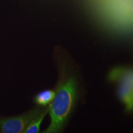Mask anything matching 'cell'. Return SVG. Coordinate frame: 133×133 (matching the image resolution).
<instances>
[{"instance_id": "1", "label": "cell", "mask_w": 133, "mask_h": 133, "mask_svg": "<svg viewBox=\"0 0 133 133\" xmlns=\"http://www.w3.org/2000/svg\"><path fill=\"white\" fill-rule=\"evenodd\" d=\"M76 93V82L74 78L70 76L56 92V96L49 107L51 124L44 132H57L62 128L74 107Z\"/></svg>"}, {"instance_id": "2", "label": "cell", "mask_w": 133, "mask_h": 133, "mask_svg": "<svg viewBox=\"0 0 133 133\" xmlns=\"http://www.w3.org/2000/svg\"><path fill=\"white\" fill-rule=\"evenodd\" d=\"M43 111L35 110L23 115L0 120V130L4 133L23 132L29 124Z\"/></svg>"}, {"instance_id": "3", "label": "cell", "mask_w": 133, "mask_h": 133, "mask_svg": "<svg viewBox=\"0 0 133 133\" xmlns=\"http://www.w3.org/2000/svg\"><path fill=\"white\" fill-rule=\"evenodd\" d=\"M119 96L126 109L133 110V70L126 71L123 74L119 88Z\"/></svg>"}, {"instance_id": "4", "label": "cell", "mask_w": 133, "mask_h": 133, "mask_svg": "<svg viewBox=\"0 0 133 133\" xmlns=\"http://www.w3.org/2000/svg\"><path fill=\"white\" fill-rule=\"evenodd\" d=\"M48 112H49V107L44 110H43L39 116H38L37 117L33 119L29 124V126L26 128L23 132L37 133L39 132L41 123H42L43 119L44 118Z\"/></svg>"}, {"instance_id": "5", "label": "cell", "mask_w": 133, "mask_h": 133, "mask_svg": "<svg viewBox=\"0 0 133 133\" xmlns=\"http://www.w3.org/2000/svg\"><path fill=\"white\" fill-rule=\"evenodd\" d=\"M56 92L52 90H46L39 92L35 98L36 102L41 105L45 106L53 101Z\"/></svg>"}]
</instances>
